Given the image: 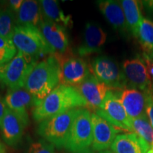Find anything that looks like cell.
Instances as JSON below:
<instances>
[{
    "label": "cell",
    "mask_w": 153,
    "mask_h": 153,
    "mask_svg": "<svg viewBox=\"0 0 153 153\" xmlns=\"http://www.w3.org/2000/svg\"><path fill=\"white\" fill-rule=\"evenodd\" d=\"M85 107H87V101L75 87L59 85L34 107L33 117L40 123L66 111Z\"/></svg>",
    "instance_id": "6da1fadb"
},
{
    "label": "cell",
    "mask_w": 153,
    "mask_h": 153,
    "mask_svg": "<svg viewBox=\"0 0 153 153\" xmlns=\"http://www.w3.org/2000/svg\"><path fill=\"white\" fill-rule=\"evenodd\" d=\"M119 98L130 118L146 117V97L143 91L127 87L120 91Z\"/></svg>",
    "instance_id": "e0dca14e"
},
{
    "label": "cell",
    "mask_w": 153,
    "mask_h": 153,
    "mask_svg": "<svg viewBox=\"0 0 153 153\" xmlns=\"http://www.w3.org/2000/svg\"><path fill=\"white\" fill-rule=\"evenodd\" d=\"M72 153H95V152L92 150V149L87 148V149H85V150L78 151V152H72Z\"/></svg>",
    "instance_id": "d6a6232c"
},
{
    "label": "cell",
    "mask_w": 153,
    "mask_h": 153,
    "mask_svg": "<svg viewBox=\"0 0 153 153\" xmlns=\"http://www.w3.org/2000/svg\"><path fill=\"white\" fill-rule=\"evenodd\" d=\"M28 122L7 108L1 125V133L4 141L10 146H15L20 142L26 126Z\"/></svg>",
    "instance_id": "2e32d148"
},
{
    "label": "cell",
    "mask_w": 153,
    "mask_h": 153,
    "mask_svg": "<svg viewBox=\"0 0 153 153\" xmlns=\"http://www.w3.org/2000/svg\"><path fill=\"white\" fill-rule=\"evenodd\" d=\"M16 15L11 9L0 10V34L1 38L12 41V36L16 28Z\"/></svg>",
    "instance_id": "d4e9b609"
},
{
    "label": "cell",
    "mask_w": 153,
    "mask_h": 153,
    "mask_svg": "<svg viewBox=\"0 0 153 153\" xmlns=\"http://www.w3.org/2000/svg\"><path fill=\"white\" fill-rule=\"evenodd\" d=\"M91 113L88 108H79L72 123L65 148L72 152L89 148L92 144Z\"/></svg>",
    "instance_id": "5b68a950"
},
{
    "label": "cell",
    "mask_w": 153,
    "mask_h": 153,
    "mask_svg": "<svg viewBox=\"0 0 153 153\" xmlns=\"http://www.w3.org/2000/svg\"><path fill=\"white\" fill-rule=\"evenodd\" d=\"M37 62L18 51L4 69L0 80L9 89L25 87L26 80Z\"/></svg>",
    "instance_id": "52a82bcc"
},
{
    "label": "cell",
    "mask_w": 153,
    "mask_h": 153,
    "mask_svg": "<svg viewBox=\"0 0 153 153\" xmlns=\"http://www.w3.org/2000/svg\"><path fill=\"white\" fill-rule=\"evenodd\" d=\"M0 37H1V34H0Z\"/></svg>",
    "instance_id": "8d00e7d4"
},
{
    "label": "cell",
    "mask_w": 153,
    "mask_h": 153,
    "mask_svg": "<svg viewBox=\"0 0 153 153\" xmlns=\"http://www.w3.org/2000/svg\"><path fill=\"white\" fill-rule=\"evenodd\" d=\"M40 1L26 0L16 14L17 26H31L39 28L43 21Z\"/></svg>",
    "instance_id": "ffe728a7"
},
{
    "label": "cell",
    "mask_w": 153,
    "mask_h": 153,
    "mask_svg": "<svg viewBox=\"0 0 153 153\" xmlns=\"http://www.w3.org/2000/svg\"><path fill=\"white\" fill-rule=\"evenodd\" d=\"M39 29L55 53L64 54L69 46V38L64 26L43 19Z\"/></svg>",
    "instance_id": "9a60e30c"
},
{
    "label": "cell",
    "mask_w": 153,
    "mask_h": 153,
    "mask_svg": "<svg viewBox=\"0 0 153 153\" xmlns=\"http://www.w3.org/2000/svg\"><path fill=\"white\" fill-rule=\"evenodd\" d=\"M93 74L113 90H123L128 87L123 70L115 60L108 56L95 57L91 62Z\"/></svg>",
    "instance_id": "8992f818"
},
{
    "label": "cell",
    "mask_w": 153,
    "mask_h": 153,
    "mask_svg": "<svg viewBox=\"0 0 153 153\" xmlns=\"http://www.w3.org/2000/svg\"><path fill=\"white\" fill-rule=\"evenodd\" d=\"M28 153H55V146L45 140L32 143L28 148Z\"/></svg>",
    "instance_id": "484cf974"
},
{
    "label": "cell",
    "mask_w": 153,
    "mask_h": 153,
    "mask_svg": "<svg viewBox=\"0 0 153 153\" xmlns=\"http://www.w3.org/2000/svg\"><path fill=\"white\" fill-rule=\"evenodd\" d=\"M23 2H24L23 0H10L9 1V4L11 10L14 11V13H17L21 7H22Z\"/></svg>",
    "instance_id": "f546056e"
},
{
    "label": "cell",
    "mask_w": 153,
    "mask_h": 153,
    "mask_svg": "<svg viewBox=\"0 0 153 153\" xmlns=\"http://www.w3.org/2000/svg\"><path fill=\"white\" fill-rule=\"evenodd\" d=\"M91 118L93 133L91 149L98 152L108 150L120 132L119 128L95 113L91 114Z\"/></svg>",
    "instance_id": "8fae6325"
},
{
    "label": "cell",
    "mask_w": 153,
    "mask_h": 153,
    "mask_svg": "<svg viewBox=\"0 0 153 153\" xmlns=\"http://www.w3.org/2000/svg\"><path fill=\"white\" fill-rule=\"evenodd\" d=\"M40 4L43 19L61 25L65 28L72 26V16L65 14L59 6L58 1L55 0H41Z\"/></svg>",
    "instance_id": "44dd1931"
},
{
    "label": "cell",
    "mask_w": 153,
    "mask_h": 153,
    "mask_svg": "<svg viewBox=\"0 0 153 153\" xmlns=\"http://www.w3.org/2000/svg\"><path fill=\"white\" fill-rule=\"evenodd\" d=\"M87 103V107L97 111L101 107L111 89L90 74L85 81L75 87Z\"/></svg>",
    "instance_id": "7c38bea8"
},
{
    "label": "cell",
    "mask_w": 153,
    "mask_h": 153,
    "mask_svg": "<svg viewBox=\"0 0 153 153\" xmlns=\"http://www.w3.org/2000/svg\"><path fill=\"white\" fill-rule=\"evenodd\" d=\"M79 109L66 111L40 122L38 127V135L57 148H65Z\"/></svg>",
    "instance_id": "3957f363"
},
{
    "label": "cell",
    "mask_w": 153,
    "mask_h": 153,
    "mask_svg": "<svg viewBox=\"0 0 153 153\" xmlns=\"http://www.w3.org/2000/svg\"><path fill=\"white\" fill-rule=\"evenodd\" d=\"M12 42L18 51L34 60L42 55L55 53L39 28L34 26H16Z\"/></svg>",
    "instance_id": "277c9868"
},
{
    "label": "cell",
    "mask_w": 153,
    "mask_h": 153,
    "mask_svg": "<svg viewBox=\"0 0 153 153\" xmlns=\"http://www.w3.org/2000/svg\"><path fill=\"white\" fill-rule=\"evenodd\" d=\"M143 2H144L143 4L145 5L148 10L153 13V1H145Z\"/></svg>",
    "instance_id": "1f68e13d"
},
{
    "label": "cell",
    "mask_w": 153,
    "mask_h": 153,
    "mask_svg": "<svg viewBox=\"0 0 153 153\" xmlns=\"http://www.w3.org/2000/svg\"><path fill=\"white\" fill-rule=\"evenodd\" d=\"M14 45L12 41H9V40H7L5 38H3L0 37V49L6 48L9 46Z\"/></svg>",
    "instance_id": "4dcf8cb0"
},
{
    "label": "cell",
    "mask_w": 153,
    "mask_h": 153,
    "mask_svg": "<svg viewBox=\"0 0 153 153\" xmlns=\"http://www.w3.org/2000/svg\"><path fill=\"white\" fill-rule=\"evenodd\" d=\"M122 70L129 87L143 92L153 87L145 63L140 55L124 60L122 63Z\"/></svg>",
    "instance_id": "30bf717a"
},
{
    "label": "cell",
    "mask_w": 153,
    "mask_h": 153,
    "mask_svg": "<svg viewBox=\"0 0 153 153\" xmlns=\"http://www.w3.org/2000/svg\"><path fill=\"white\" fill-rule=\"evenodd\" d=\"M137 38L142 47L143 53L153 57V21L143 19Z\"/></svg>",
    "instance_id": "603a6c76"
},
{
    "label": "cell",
    "mask_w": 153,
    "mask_h": 153,
    "mask_svg": "<svg viewBox=\"0 0 153 153\" xmlns=\"http://www.w3.org/2000/svg\"><path fill=\"white\" fill-rule=\"evenodd\" d=\"M7 108L29 123L27 110L38 104V101L25 87L9 89L4 97Z\"/></svg>",
    "instance_id": "4fadbf2b"
},
{
    "label": "cell",
    "mask_w": 153,
    "mask_h": 153,
    "mask_svg": "<svg viewBox=\"0 0 153 153\" xmlns=\"http://www.w3.org/2000/svg\"><path fill=\"white\" fill-rule=\"evenodd\" d=\"M144 93L146 97V114L153 127V87Z\"/></svg>",
    "instance_id": "4316f807"
},
{
    "label": "cell",
    "mask_w": 153,
    "mask_h": 153,
    "mask_svg": "<svg viewBox=\"0 0 153 153\" xmlns=\"http://www.w3.org/2000/svg\"><path fill=\"white\" fill-rule=\"evenodd\" d=\"M0 153H7L6 147L2 143L0 142Z\"/></svg>",
    "instance_id": "836d02e7"
},
{
    "label": "cell",
    "mask_w": 153,
    "mask_h": 153,
    "mask_svg": "<svg viewBox=\"0 0 153 153\" xmlns=\"http://www.w3.org/2000/svg\"><path fill=\"white\" fill-rule=\"evenodd\" d=\"M120 2L125 14L128 30L137 38L139 27L143 19L138 3L135 0H122Z\"/></svg>",
    "instance_id": "7402d4cb"
},
{
    "label": "cell",
    "mask_w": 153,
    "mask_h": 153,
    "mask_svg": "<svg viewBox=\"0 0 153 153\" xmlns=\"http://www.w3.org/2000/svg\"><path fill=\"white\" fill-rule=\"evenodd\" d=\"M148 153H153V149H150V150H148Z\"/></svg>",
    "instance_id": "d590c367"
},
{
    "label": "cell",
    "mask_w": 153,
    "mask_h": 153,
    "mask_svg": "<svg viewBox=\"0 0 153 153\" xmlns=\"http://www.w3.org/2000/svg\"><path fill=\"white\" fill-rule=\"evenodd\" d=\"M60 68V85L77 87L90 74L87 63L80 57L68 56L65 54H53Z\"/></svg>",
    "instance_id": "9c48e42d"
},
{
    "label": "cell",
    "mask_w": 153,
    "mask_h": 153,
    "mask_svg": "<svg viewBox=\"0 0 153 153\" xmlns=\"http://www.w3.org/2000/svg\"><path fill=\"white\" fill-rule=\"evenodd\" d=\"M133 133L143 140L153 149V127L149 121L148 116L139 118H131Z\"/></svg>",
    "instance_id": "cb8c5ba5"
},
{
    "label": "cell",
    "mask_w": 153,
    "mask_h": 153,
    "mask_svg": "<svg viewBox=\"0 0 153 153\" xmlns=\"http://www.w3.org/2000/svg\"><path fill=\"white\" fill-rule=\"evenodd\" d=\"M99 10L115 30L125 34L129 31L120 2L113 0L97 1Z\"/></svg>",
    "instance_id": "ac0fdd59"
},
{
    "label": "cell",
    "mask_w": 153,
    "mask_h": 153,
    "mask_svg": "<svg viewBox=\"0 0 153 153\" xmlns=\"http://www.w3.org/2000/svg\"><path fill=\"white\" fill-rule=\"evenodd\" d=\"M111 149L115 153H148L150 148L136 134L131 133L118 135Z\"/></svg>",
    "instance_id": "d6986e66"
},
{
    "label": "cell",
    "mask_w": 153,
    "mask_h": 153,
    "mask_svg": "<svg viewBox=\"0 0 153 153\" xmlns=\"http://www.w3.org/2000/svg\"><path fill=\"white\" fill-rule=\"evenodd\" d=\"M119 94L120 90L108 91L102 105L95 111V114L118 128L133 132L131 118L120 102Z\"/></svg>",
    "instance_id": "ba28073f"
},
{
    "label": "cell",
    "mask_w": 153,
    "mask_h": 153,
    "mask_svg": "<svg viewBox=\"0 0 153 153\" xmlns=\"http://www.w3.org/2000/svg\"><path fill=\"white\" fill-rule=\"evenodd\" d=\"M98 153H115V152H113L112 150H104V151H101V152H99Z\"/></svg>",
    "instance_id": "e575fe53"
},
{
    "label": "cell",
    "mask_w": 153,
    "mask_h": 153,
    "mask_svg": "<svg viewBox=\"0 0 153 153\" xmlns=\"http://www.w3.org/2000/svg\"><path fill=\"white\" fill-rule=\"evenodd\" d=\"M60 80V64L54 55H50L36 65L28 76L25 88L36 97L38 104L59 85Z\"/></svg>",
    "instance_id": "7a4b0ae2"
},
{
    "label": "cell",
    "mask_w": 153,
    "mask_h": 153,
    "mask_svg": "<svg viewBox=\"0 0 153 153\" xmlns=\"http://www.w3.org/2000/svg\"><path fill=\"white\" fill-rule=\"evenodd\" d=\"M142 58L145 63L147 70H148V73L150 74L151 79L153 81V57L148 56V55L143 53L142 55Z\"/></svg>",
    "instance_id": "83f0119b"
},
{
    "label": "cell",
    "mask_w": 153,
    "mask_h": 153,
    "mask_svg": "<svg viewBox=\"0 0 153 153\" xmlns=\"http://www.w3.org/2000/svg\"><path fill=\"white\" fill-rule=\"evenodd\" d=\"M7 110V106L6 105V103L4 101V99L1 98L0 96V130L1 128V125H2V121L4 116L6 114Z\"/></svg>",
    "instance_id": "f1b7e54d"
},
{
    "label": "cell",
    "mask_w": 153,
    "mask_h": 153,
    "mask_svg": "<svg viewBox=\"0 0 153 153\" xmlns=\"http://www.w3.org/2000/svg\"><path fill=\"white\" fill-rule=\"evenodd\" d=\"M106 38V33L99 25L87 23L84 31L83 40L77 48L78 55L85 57L93 53H101Z\"/></svg>",
    "instance_id": "5bb4252c"
}]
</instances>
